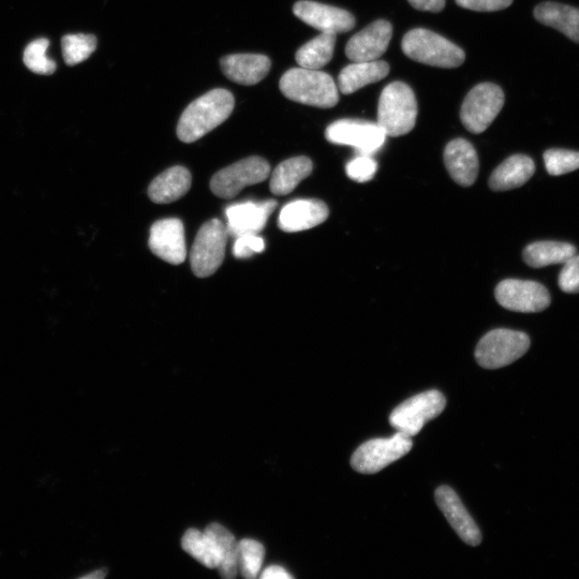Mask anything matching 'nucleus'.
I'll list each match as a JSON object with an SVG mask.
<instances>
[{
	"label": "nucleus",
	"instance_id": "nucleus-1",
	"mask_svg": "<svg viewBox=\"0 0 579 579\" xmlns=\"http://www.w3.org/2000/svg\"><path fill=\"white\" fill-rule=\"evenodd\" d=\"M182 547L206 568L218 569L224 578L232 579L240 573L239 542L220 524L213 523L204 532L188 529L182 539Z\"/></svg>",
	"mask_w": 579,
	"mask_h": 579
},
{
	"label": "nucleus",
	"instance_id": "nucleus-2",
	"mask_svg": "<svg viewBox=\"0 0 579 579\" xmlns=\"http://www.w3.org/2000/svg\"><path fill=\"white\" fill-rule=\"evenodd\" d=\"M233 95L224 88L213 89L190 103L177 125V137L193 143L226 122L234 110Z\"/></svg>",
	"mask_w": 579,
	"mask_h": 579
},
{
	"label": "nucleus",
	"instance_id": "nucleus-3",
	"mask_svg": "<svg viewBox=\"0 0 579 579\" xmlns=\"http://www.w3.org/2000/svg\"><path fill=\"white\" fill-rule=\"evenodd\" d=\"M279 87L288 99L307 106L329 109L339 101L334 79L319 70L292 68L282 76Z\"/></svg>",
	"mask_w": 579,
	"mask_h": 579
},
{
	"label": "nucleus",
	"instance_id": "nucleus-4",
	"mask_svg": "<svg viewBox=\"0 0 579 579\" xmlns=\"http://www.w3.org/2000/svg\"><path fill=\"white\" fill-rule=\"evenodd\" d=\"M418 101L411 87L393 82L383 89L378 106V124L386 137L408 135L417 123Z\"/></svg>",
	"mask_w": 579,
	"mask_h": 579
},
{
	"label": "nucleus",
	"instance_id": "nucleus-5",
	"mask_svg": "<svg viewBox=\"0 0 579 579\" xmlns=\"http://www.w3.org/2000/svg\"><path fill=\"white\" fill-rule=\"evenodd\" d=\"M403 52L413 61L445 69H453L465 63V52L444 37L417 28L410 31L402 42Z\"/></svg>",
	"mask_w": 579,
	"mask_h": 579
},
{
	"label": "nucleus",
	"instance_id": "nucleus-6",
	"mask_svg": "<svg viewBox=\"0 0 579 579\" xmlns=\"http://www.w3.org/2000/svg\"><path fill=\"white\" fill-rule=\"evenodd\" d=\"M530 338L507 329L487 333L475 349V360L485 369H499L519 360L529 350Z\"/></svg>",
	"mask_w": 579,
	"mask_h": 579
},
{
	"label": "nucleus",
	"instance_id": "nucleus-7",
	"mask_svg": "<svg viewBox=\"0 0 579 579\" xmlns=\"http://www.w3.org/2000/svg\"><path fill=\"white\" fill-rule=\"evenodd\" d=\"M228 237L227 226L218 219L207 221L201 227L190 251L193 274L206 278L218 271L225 259Z\"/></svg>",
	"mask_w": 579,
	"mask_h": 579
},
{
	"label": "nucleus",
	"instance_id": "nucleus-8",
	"mask_svg": "<svg viewBox=\"0 0 579 579\" xmlns=\"http://www.w3.org/2000/svg\"><path fill=\"white\" fill-rule=\"evenodd\" d=\"M447 406V399L436 390L427 391L406 400L390 415V424L396 433L409 438L417 436L424 425L439 417Z\"/></svg>",
	"mask_w": 579,
	"mask_h": 579
},
{
	"label": "nucleus",
	"instance_id": "nucleus-9",
	"mask_svg": "<svg viewBox=\"0 0 579 579\" xmlns=\"http://www.w3.org/2000/svg\"><path fill=\"white\" fill-rule=\"evenodd\" d=\"M503 106L501 87L493 83H482L467 95L460 111V120L468 131L479 135L493 124Z\"/></svg>",
	"mask_w": 579,
	"mask_h": 579
},
{
	"label": "nucleus",
	"instance_id": "nucleus-10",
	"mask_svg": "<svg viewBox=\"0 0 579 579\" xmlns=\"http://www.w3.org/2000/svg\"><path fill=\"white\" fill-rule=\"evenodd\" d=\"M412 447V438L400 433L391 438L369 440L354 452L351 466L360 473L374 474L407 455Z\"/></svg>",
	"mask_w": 579,
	"mask_h": 579
},
{
	"label": "nucleus",
	"instance_id": "nucleus-11",
	"mask_svg": "<svg viewBox=\"0 0 579 579\" xmlns=\"http://www.w3.org/2000/svg\"><path fill=\"white\" fill-rule=\"evenodd\" d=\"M270 174L269 162L261 157H249L217 172L211 189L221 199H232L244 188L264 182Z\"/></svg>",
	"mask_w": 579,
	"mask_h": 579
},
{
	"label": "nucleus",
	"instance_id": "nucleus-12",
	"mask_svg": "<svg viewBox=\"0 0 579 579\" xmlns=\"http://www.w3.org/2000/svg\"><path fill=\"white\" fill-rule=\"evenodd\" d=\"M496 300L515 313H540L551 305V294L536 281L507 279L497 286Z\"/></svg>",
	"mask_w": 579,
	"mask_h": 579
},
{
	"label": "nucleus",
	"instance_id": "nucleus-13",
	"mask_svg": "<svg viewBox=\"0 0 579 579\" xmlns=\"http://www.w3.org/2000/svg\"><path fill=\"white\" fill-rule=\"evenodd\" d=\"M325 138L333 144L352 146L362 154L370 155L380 150L386 135L378 123L340 120L326 129Z\"/></svg>",
	"mask_w": 579,
	"mask_h": 579
},
{
	"label": "nucleus",
	"instance_id": "nucleus-14",
	"mask_svg": "<svg viewBox=\"0 0 579 579\" xmlns=\"http://www.w3.org/2000/svg\"><path fill=\"white\" fill-rule=\"evenodd\" d=\"M293 12L301 21L321 33L343 34L355 27V19L350 12L311 0L296 3Z\"/></svg>",
	"mask_w": 579,
	"mask_h": 579
},
{
	"label": "nucleus",
	"instance_id": "nucleus-15",
	"mask_svg": "<svg viewBox=\"0 0 579 579\" xmlns=\"http://www.w3.org/2000/svg\"><path fill=\"white\" fill-rule=\"evenodd\" d=\"M153 254L163 261L180 265L187 258L185 229L180 219L169 218L155 222L148 241Z\"/></svg>",
	"mask_w": 579,
	"mask_h": 579
},
{
	"label": "nucleus",
	"instance_id": "nucleus-16",
	"mask_svg": "<svg viewBox=\"0 0 579 579\" xmlns=\"http://www.w3.org/2000/svg\"><path fill=\"white\" fill-rule=\"evenodd\" d=\"M393 36V26L388 21L379 20L354 35L346 47V55L351 62H373L388 51Z\"/></svg>",
	"mask_w": 579,
	"mask_h": 579
},
{
	"label": "nucleus",
	"instance_id": "nucleus-17",
	"mask_svg": "<svg viewBox=\"0 0 579 579\" xmlns=\"http://www.w3.org/2000/svg\"><path fill=\"white\" fill-rule=\"evenodd\" d=\"M276 207L277 202L275 200L230 205L226 210L228 219L226 226L229 236L237 239L242 235L260 233Z\"/></svg>",
	"mask_w": 579,
	"mask_h": 579
},
{
	"label": "nucleus",
	"instance_id": "nucleus-18",
	"mask_svg": "<svg viewBox=\"0 0 579 579\" xmlns=\"http://www.w3.org/2000/svg\"><path fill=\"white\" fill-rule=\"evenodd\" d=\"M436 501L460 539L471 546H478L482 542V533L478 525L451 487L440 486L436 491Z\"/></svg>",
	"mask_w": 579,
	"mask_h": 579
},
{
	"label": "nucleus",
	"instance_id": "nucleus-19",
	"mask_svg": "<svg viewBox=\"0 0 579 579\" xmlns=\"http://www.w3.org/2000/svg\"><path fill=\"white\" fill-rule=\"evenodd\" d=\"M329 215V207L320 200H296L281 210L278 227L287 233L302 232L323 224Z\"/></svg>",
	"mask_w": 579,
	"mask_h": 579
},
{
	"label": "nucleus",
	"instance_id": "nucleus-20",
	"mask_svg": "<svg viewBox=\"0 0 579 579\" xmlns=\"http://www.w3.org/2000/svg\"><path fill=\"white\" fill-rule=\"evenodd\" d=\"M445 167L460 186L470 187L479 175V157L472 144L464 139L451 141L444 151Z\"/></svg>",
	"mask_w": 579,
	"mask_h": 579
},
{
	"label": "nucleus",
	"instance_id": "nucleus-21",
	"mask_svg": "<svg viewBox=\"0 0 579 579\" xmlns=\"http://www.w3.org/2000/svg\"><path fill=\"white\" fill-rule=\"evenodd\" d=\"M225 76L242 85H256L269 74L271 59L262 54H233L221 58Z\"/></svg>",
	"mask_w": 579,
	"mask_h": 579
},
{
	"label": "nucleus",
	"instance_id": "nucleus-22",
	"mask_svg": "<svg viewBox=\"0 0 579 579\" xmlns=\"http://www.w3.org/2000/svg\"><path fill=\"white\" fill-rule=\"evenodd\" d=\"M389 72V64L383 61L352 62L339 74V91L344 95L353 94L369 84L377 83L388 77Z\"/></svg>",
	"mask_w": 579,
	"mask_h": 579
},
{
	"label": "nucleus",
	"instance_id": "nucleus-23",
	"mask_svg": "<svg viewBox=\"0 0 579 579\" xmlns=\"http://www.w3.org/2000/svg\"><path fill=\"white\" fill-rule=\"evenodd\" d=\"M192 183L190 172L184 167H173L158 175L148 187V197L157 204L180 200Z\"/></svg>",
	"mask_w": 579,
	"mask_h": 579
},
{
	"label": "nucleus",
	"instance_id": "nucleus-24",
	"mask_svg": "<svg viewBox=\"0 0 579 579\" xmlns=\"http://www.w3.org/2000/svg\"><path fill=\"white\" fill-rule=\"evenodd\" d=\"M536 172L533 160L522 154L513 155L494 171L489 187L494 191H508L525 185Z\"/></svg>",
	"mask_w": 579,
	"mask_h": 579
},
{
	"label": "nucleus",
	"instance_id": "nucleus-25",
	"mask_svg": "<svg viewBox=\"0 0 579 579\" xmlns=\"http://www.w3.org/2000/svg\"><path fill=\"white\" fill-rule=\"evenodd\" d=\"M534 18L553 27L572 41L579 43V9L569 5L545 2L534 9Z\"/></svg>",
	"mask_w": 579,
	"mask_h": 579
},
{
	"label": "nucleus",
	"instance_id": "nucleus-26",
	"mask_svg": "<svg viewBox=\"0 0 579 579\" xmlns=\"http://www.w3.org/2000/svg\"><path fill=\"white\" fill-rule=\"evenodd\" d=\"M313 169V161L303 156L281 162L272 174L271 191L276 196L289 195L313 172Z\"/></svg>",
	"mask_w": 579,
	"mask_h": 579
},
{
	"label": "nucleus",
	"instance_id": "nucleus-27",
	"mask_svg": "<svg viewBox=\"0 0 579 579\" xmlns=\"http://www.w3.org/2000/svg\"><path fill=\"white\" fill-rule=\"evenodd\" d=\"M576 248L569 243L544 241L528 245L524 250V260L533 269L548 265L563 264L576 255Z\"/></svg>",
	"mask_w": 579,
	"mask_h": 579
},
{
	"label": "nucleus",
	"instance_id": "nucleus-28",
	"mask_svg": "<svg viewBox=\"0 0 579 579\" xmlns=\"http://www.w3.org/2000/svg\"><path fill=\"white\" fill-rule=\"evenodd\" d=\"M335 44V34L321 33L296 52V63L302 68L320 70L332 61Z\"/></svg>",
	"mask_w": 579,
	"mask_h": 579
},
{
	"label": "nucleus",
	"instance_id": "nucleus-29",
	"mask_svg": "<svg viewBox=\"0 0 579 579\" xmlns=\"http://www.w3.org/2000/svg\"><path fill=\"white\" fill-rule=\"evenodd\" d=\"M63 55L67 65H78L86 61L97 48L94 35H67L62 40Z\"/></svg>",
	"mask_w": 579,
	"mask_h": 579
},
{
	"label": "nucleus",
	"instance_id": "nucleus-30",
	"mask_svg": "<svg viewBox=\"0 0 579 579\" xmlns=\"http://www.w3.org/2000/svg\"><path fill=\"white\" fill-rule=\"evenodd\" d=\"M240 573L247 579H255L261 571L265 557L264 546L252 539L239 542Z\"/></svg>",
	"mask_w": 579,
	"mask_h": 579
},
{
	"label": "nucleus",
	"instance_id": "nucleus-31",
	"mask_svg": "<svg viewBox=\"0 0 579 579\" xmlns=\"http://www.w3.org/2000/svg\"><path fill=\"white\" fill-rule=\"evenodd\" d=\"M49 44V40L43 38L28 44L24 53V63L29 70L46 76L55 72L56 64L47 56Z\"/></svg>",
	"mask_w": 579,
	"mask_h": 579
},
{
	"label": "nucleus",
	"instance_id": "nucleus-32",
	"mask_svg": "<svg viewBox=\"0 0 579 579\" xmlns=\"http://www.w3.org/2000/svg\"><path fill=\"white\" fill-rule=\"evenodd\" d=\"M544 163L553 176L568 174L579 169V153L553 148L544 153Z\"/></svg>",
	"mask_w": 579,
	"mask_h": 579
},
{
	"label": "nucleus",
	"instance_id": "nucleus-33",
	"mask_svg": "<svg viewBox=\"0 0 579 579\" xmlns=\"http://www.w3.org/2000/svg\"><path fill=\"white\" fill-rule=\"evenodd\" d=\"M377 171V162L365 154L352 159L346 167L347 175L356 183H367L373 180Z\"/></svg>",
	"mask_w": 579,
	"mask_h": 579
},
{
	"label": "nucleus",
	"instance_id": "nucleus-34",
	"mask_svg": "<svg viewBox=\"0 0 579 579\" xmlns=\"http://www.w3.org/2000/svg\"><path fill=\"white\" fill-rule=\"evenodd\" d=\"M264 249L265 243L262 237L258 234H247L237 237L233 247V255L237 259H248L260 254Z\"/></svg>",
	"mask_w": 579,
	"mask_h": 579
},
{
	"label": "nucleus",
	"instance_id": "nucleus-35",
	"mask_svg": "<svg viewBox=\"0 0 579 579\" xmlns=\"http://www.w3.org/2000/svg\"><path fill=\"white\" fill-rule=\"evenodd\" d=\"M558 278V284L563 292L579 293V255H574L566 263Z\"/></svg>",
	"mask_w": 579,
	"mask_h": 579
},
{
	"label": "nucleus",
	"instance_id": "nucleus-36",
	"mask_svg": "<svg viewBox=\"0 0 579 579\" xmlns=\"http://www.w3.org/2000/svg\"><path fill=\"white\" fill-rule=\"evenodd\" d=\"M459 7L480 11L492 12L509 8L513 0H455Z\"/></svg>",
	"mask_w": 579,
	"mask_h": 579
},
{
	"label": "nucleus",
	"instance_id": "nucleus-37",
	"mask_svg": "<svg viewBox=\"0 0 579 579\" xmlns=\"http://www.w3.org/2000/svg\"><path fill=\"white\" fill-rule=\"evenodd\" d=\"M409 4L420 11L440 12L445 7V0H408Z\"/></svg>",
	"mask_w": 579,
	"mask_h": 579
},
{
	"label": "nucleus",
	"instance_id": "nucleus-38",
	"mask_svg": "<svg viewBox=\"0 0 579 579\" xmlns=\"http://www.w3.org/2000/svg\"><path fill=\"white\" fill-rule=\"evenodd\" d=\"M263 579H293L288 571L279 566H271L265 569L261 575Z\"/></svg>",
	"mask_w": 579,
	"mask_h": 579
}]
</instances>
